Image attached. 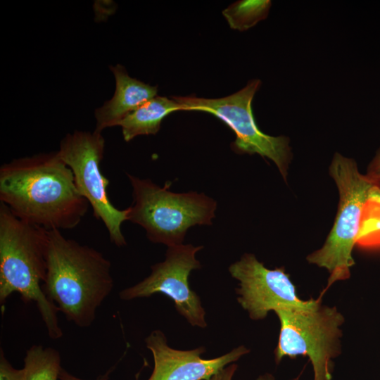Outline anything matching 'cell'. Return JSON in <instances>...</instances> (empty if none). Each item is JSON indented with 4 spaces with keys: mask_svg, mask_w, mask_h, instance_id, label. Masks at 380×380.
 <instances>
[{
    "mask_svg": "<svg viewBox=\"0 0 380 380\" xmlns=\"http://www.w3.org/2000/svg\"><path fill=\"white\" fill-rule=\"evenodd\" d=\"M25 370L15 369L5 357L2 348L0 350V380H25Z\"/></svg>",
    "mask_w": 380,
    "mask_h": 380,
    "instance_id": "17",
    "label": "cell"
},
{
    "mask_svg": "<svg viewBox=\"0 0 380 380\" xmlns=\"http://www.w3.org/2000/svg\"><path fill=\"white\" fill-rule=\"evenodd\" d=\"M329 170L340 195L337 215L324 246L307 258L310 263L329 271L327 289L350 277V268L355 263L352 251L360 229L362 208L376 186L367 175L359 172L355 160L338 153Z\"/></svg>",
    "mask_w": 380,
    "mask_h": 380,
    "instance_id": "5",
    "label": "cell"
},
{
    "mask_svg": "<svg viewBox=\"0 0 380 380\" xmlns=\"http://www.w3.org/2000/svg\"><path fill=\"white\" fill-rule=\"evenodd\" d=\"M356 243L363 247L380 246V186L372 189L363 205Z\"/></svg>",
    "mask_w": 380,
    "mask_h": 380,
    "instance_id": "16",
    "label": "cell"
},
{
    "mask_svg": "<svg viewBox=\"0 0 380 380\" xmlns=\"http://www.w3.org/2000/svg\"><path fill=\"white\" fill-rule=\"evenodd\" d=\"M261 85L260 80L249 81L237 92L220 99H204L195 96H173L182 110L202 111L217 117L236 134L232 144L238 153H257L272 160L286 179L291 153L289 139L272 137L258 127L252 110V101Z\"/></svg>",
    "mask_w": 380,
    "mask_h": 380,
    "instance_id": "7",
    "label": "cell"
},
{
    "mask_svg": "<svg viewBox=\"0 0 380 380\" xmlns=\"http://www.w3.org/2000/svg\"><path fill=\"white\" fill-rule=\"evenodd\" d=\"M109 68L115 78V88L112 98L94 111L95 130L100 132L115 127L139 106L158 96L157 86L130 77L123 65L117 64Z\"/></svg>",
    "mask_w": 380,
    "mask_h": 380,
    "instance_id": "12",
    "label": "cell"
},
{
    "mask_svg": "<svg viewBox=\"0 0 380 380\" xmlns=\"http://www.w3.org/2000/svg\"><path fill=\"white\" fill-rule=\"evenodd\" d=\"M367 177L380 186V150L369 165Z\"/></svg>",
    "mask_w": 380,
    "mask_h": 380,
    "instance_id": "18",
    "label": "cell"
},
{
    "mask_svg": "<svg viewBox=\"0 0 380 380\" xmlns=\"http://www.w3.org/2000/svg\"><path fill=\"white\" fill-rule=\"evenodd\" d=\"M48 230L15 216L0 202V304L13 293L34 303L52 339L63 336L58 308L42 285L46 275Z\"/></svg>",
    "mask_w": 380,
    "mask_h": 380,
    "instance_id": "3",
    "label": "cell"
},
{
    "mask_svg": "<svg viewBox=\"0 0 380 380\" xmlns=\"http://www.w3.org/2000/svg\"><path fill=\"white\" fill-rule=\"evenodd\" d=\"M321 300L319 297L305 307L274 311L280 322L274 360L278 364L285 356H308L314 380H331L332 359L340 353V327L344 318L336 307L322 305Z\"/></svg>",
    "mask_w": 380,
    "mask_h": 380,
    "instance_id": "6",
    "label": "cell"
},
{
    "mask_svg": "<svg viewBox=\"0 0 380 380\" xmlns=\"http://www.w3.org/2000/svg\"><path fill=\"white\" fill-rule=\"evenodd\" d=\"M0 202L46 230L72 229L90 206L58 151L15 158L0 167Z\"/></svg>",
    "mask_w": 380,
    "mask_h": 380,
    "instance_id": "1",
    "label": "cell"
},
{
    "mask_svg": "<svg viewBox=\"0 0 380 380\" xmlns=\"http://www.w3.org/2000/svg\"><path fill=\"white\" fill-rule=\"evenodd\" d=\"M177 110H182V108L173 97L156 96L120 120L116 126L121 127L125 141H129L138 136L157 134L163 120Z\"/></svg>",
    "mask_w": 380,
    "mask_h": 380,
    "instance_id": "13",
    "label": "cell"
},
{
    "mask_svg": "<svg viewBox=\"0 0 380 380\" xmlns=\"http://www.w3.org/2000/svg\"><path fill=\"white\" fill-rule=\"evenodd\" d=\"M153 355L154 367L148 380H208L228 365L237 361L249 350L243 346L213 359H203V347L188 350L170 348L164 334L153 331L145 339Z\"/></svg>",
    "mask_w": 380,
    "mask_h": 380,
    "instance_id": "11",
    "label": "cell"
},
{
    "mask_svg": "<svg viewBox=\"0 0 380 380\" xmlns=\"http://www.w3.org/2000/svg\"><path fill=\"white\" fill-rule=\"evenodd\" d=\"M105 151L102 132L75 130L61 139L58 152L72 172L76 186L89 202L96 219L105 225L110 241L118 247L126 245L121 227L127 220V210L114 206L107 194L109 180L102 174Z\"/></svg>",
    "mask_w": 380,
    "mask_h": 380,
    "instance_id": "8",
    "label": "cell"
},
{
    "mask_svg": "<svg viewBox=\"0 0 380 380\" xmlns=\"http://www.w3.org/2000/svg\"><path fill=\"white\" fill-rule=\"evenodd\" d=\"M271 4L269 0L238 1L225 8L222 15L231 28L245 31L267 17Z\"/></svg>",
    "mask_w": 380,
    "mask_h": 380,
    "instance_id": "15",
    "label": "cell"
},
{
    "mask_svg": "<svg viewBox=\"0 0 380 380\" xmlns=\"http://www.w3.org/2000/svg\"><path fill=\"white\" fill-rule=\"evenodd\" d=\"M257 380H275L274 377L269 373L260 376Z\"/></svg>",
    "mask_w": 380,
    "mask_h": 380,
    "instance_id": "21",
    "label": "cell"
},
{
    "mask_svg": "<svg viewBox=\"0 0 380 380\" xmlns=\"http://www.w3.org/2000/svg\"><path fill=\"white\" fill-rule=\"evenodd\" d=\"M114 367L108 369L105 374L102 375H99L96 379L94 380H108L110 378V374L113 369ZM60 380H86L83 379H80L79 377H77L72 374L67 372L63 368L61 369L59 376Z\"/></svg>",
    "mask_w": 380,
    "mask_h": 380,
    "instance_id": "20",
    "label": "cell"
},
{
    "mask_svg": "<svg viewBox=\"0 0 380 380\" xmlns=\"http://www.w3.org/2000/svg\"><path fill=\"white\" fill-rule=\"evenodd\" d=\"M237 369V365L229 364L219 372L212 376L208 380H232Z\"/></svg>",
    "mask_w": 380,
    "mask_h": 380,
    "instance_id": "19",
    "label": "cell"
},
{
    "mask_svg": "<svg viewBox=\"0 0 380 380\" xmlns=\"http://www.w3.org/2000/svg\"><path fill=\"white\" fill-rule=\"evenodd\" d=\"M113 287L110 261L101 252L66 238L60 230H48L42 288L68 321L82 328L91 326Z\"/></svg>",
    "mask_w": 380,
    "mask_h": 380,
    "instance_id": "2",
    "label": "cell"
},
{
    "mask_svg": "<svg viewBox=\"0 0 380 380\" xmlns=\"http://www.w3.org/2000/svg\"><path fill=\"white\" fill-rule=\"evenodd\" d=\"M127 175L133 198L127 208V220L141 226L151 241L179 246L191 227L212 224L217 203L204 194L174 193L169 190L170 183L160 187L149 179Z\"/></svg>",
    "mask_w": 380,
    "mask_h": 380,
    "instance_id": "4",
    "label": "cell"
},
{
    "mask_svg": "<svg viewBox=\"0 0 380 380\" xmlns=\"http://www.w3.org/2000/svg\"><path fill=\"white\" fill-rule=\"evenodd\" d=\"M202 248L191 244L168 247L165 260L152 265L151 274L144 280L121 291L120 298L129 300L156 293L165 294L173 300L177 311L192 326L206 327L201 299L191 289L188 281L191 272L201 267L196 253Z\"/></svg>",
    "mask_w": 380,
    "mask_h": 380,
    "instance_id": "9",
    "label": "cell"
},
{
    "mask_svg": "<svg viewBox=\"0 0 380 380\" xmlns=\"http://www.w3.org/2000/svg\"><path fill=\"white\" fill-rule=\"evenodd\" d=\"M61 362V355L55 348L32 346L24 357L25 380H60Z\"/></svg>",
    "mask_w": 380,
    "mask_h": 380,
    "instance_id": "14",
    "label": "cell"
},
{
    "mask_svg": "<svg viewBox=\"0 0 380 380\" xmlns=\"http://www.w3.org/2000/svg\"><path fill=\"white\" fill-rule=\"evenodd\" d=\"M232 277L239 281L237 300L253 320L265 318L279 309L305 307L313 300H301L283 267L270 270L253 254L245 253L229 267Z\"/></svg>",
    "mask_w": 380,
    "mask_h": 380,
    "instance_id": "10",
    "label": "cell"
}]
</instances>
